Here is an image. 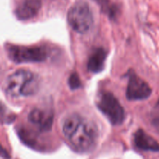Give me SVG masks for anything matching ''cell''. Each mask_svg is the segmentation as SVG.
<instances>
[{
    "mask_svg": "<svg viewBox=\"0 0 159 159\" xmlns=\"http://www.w3.org/2000/svg\"><path fill=\"white\" fill-rule=\"evenodd\" d=\"M28 120L31 124L37 126L40 131H49L52 127L54 113L49 110L35 108L29 113Z\"/></svg>",
    "mask_w": 159,
    "mask_h": 159,
    "instance_id": "cell-7",
    "label": "cell"
},
{
    "mask_svg": "<svg viewBox=\"0 0 159 159\" xmlns=\"http://www.w3.org/2000/svg\"><path fill=\"white\" fill-rule=\"evenodd\" d=\"M152 124H153L155 128L158 130V132L159 133V116L154 118L153 121H152Z\"/></svg>",
    "mask_w": 159,
    "mask_h": 159,
    "instance_id": "cell-14",
    "label": "cell"
},
{
    "mask_svg": "<svg viewBox=\"0 0 159 159\" xmlns=\"http://www.w3.org/2000/svg\"><path fill=\"white\" fill-rule=\"evenodd\" d=\"M107 52L102 48H97L93 51L89 57L87 62V69L89 72L99 73L105 67Z\"/></svg>",
    "mask_w": 159,
    "mask_h": 159,
    "instance_id": "cell-10",
    "label": "cell"
},
{
    "mask_svg": "<svg viewBox=\"0 0 159 159\" xmlns=\"http://www.w3.org/2000/svg\"><path fill=\"white\" fill-rule=\"evenodd\" d=\"M83 119L84 118L79 114L72 113L65 120L63 127H62V130H63L64 135L67 139H68L74 134V132L79 127Z\"/></svg>",
    "mask_w": 159,
    "mask_h": 159,
    "instance_id": "cell-11",
    "label": "cell"
},
{
    "mask_svg": "<svg viewBox=\"0 0 159 159\" xmlns=\"http://www.w3.org/2000/svg\"><path fill=\"white\" fill-rule=\"evenodd\" d=\"M157 106H158V107H159V100H158V103H157Z\"/></svg>",
    "mask_w": 159,
    "mask_h": 159,
    "instance_id": "cell-15",
    "label": "cell"
},
{
    "mask_svg": "<svg viewBox=\"0 0 159 159\" xmlns=\"http://www.w3.org/2000/svg\"><path fill=\"white\" fill-rule=\"evenodd\" d=\"M99 131L96 124L83 119L75 131L68 138L72 147L79 152H89L96 145Z\"/></svg>",
    "mask_w": 159,
    "mask_h": 159,
    "instance_id": "cell-3",
    "label": "cell"
},
{
    "mask_svg": "<svg viewBox=\"0 0 159 159\" xmlns=\"http://www.w3.org/2000/svg\"><path fill=\"white\" fill-rule=\"evenodd\" d=\"M102 12L107 14L111 20H114L118 15V7L110 0H96Z\"/></svg>",
    "mask_w": 159,
    "mask_h": 159,
    "instance_id": "cell-12",
    "label": "cell"
},
{
    "mask_svg": "<svg viewBox=\"0 0 159 159\" xmlns=\"http://www.w3.org/2000/svg\"><path fill=\"white\" fill-rule=\"evenodd\" d=\"M134 144L138 148L143 151L158 152L159 143L143 130H138L134 137Z\"/></svg>",
    "mask_w": 159,
    "mask_h": 159,
    "instance_id": "cell-9",
    "label": "cell"
},
{
    "mask_svg": "<svg viewBox=\"0 0 159 159\" xmlns=\"http://www.w3.org/2000/svg\"><path fill=\"white\" fill-rule=\"evenodd\" d=\"M6 51L9 58L15 63H34L45 61L51 54L49 47L46 45H8Z\"/></svg>",
    "mask_w": 159,
    "mask_h": 159,
    "instance_id": "cell-2",
    "label": "cell"
},
{
    "mask_svg": "<svg viewBox=\"0 0 159 159\" xmlns=\"http://www.w3.org/2000/svg\"><path fill=\"white\" fill-rule=\"evenodd\" d=\"M40 86L38 76L30 71L20 69L8 76L5 82L4 90L11 97L30 96L39 91Z\"/></svg>",
    "mask_w": 159,
    "mask_h": 159,
    "instance_id": "cell-1",
    "label": "cell"
},
{
    "mask_svg": "<svg viewBox=\"0 0 159 159\" xmlns=\"http://www.w3.org/2000/svg\"><path fill=\"white\" fill-rule=\"evenodd\" d=\"M68 24L73 30L79 34H86L93 25V16L88 3L85 1H78L68 12Z\"/></svg>",
    "mask_w": 159,
    "mask_h": 159,
    "instance_id": "cell-4",
    "label": "cell"
},
{
    "mask_svg": "<svg viewBox=\"0 0 159 159\" xmlns=\"http://www.w3.org/2000/svg\"><path fill=\"white\" fill-rule=\"evenodd\" d=\"M68 85L71 88V89L75 90L78 89L82 85V82H81L80 78H79V75L76 72H73L71 75L68 78Z\"/></svg>",
    "mask_w": 159,
    "mask_h": 159,
    "instance_id": "cell-13",
    "label": "cell"
},
{
    "mask_svg": "<svg viewBox=\"0 0 159 159\" xmlns=\"http://www.w3.org/2000/svg\"><path fill=\"white\" fill-rule=\"evenodd\" d=\"M41 0H21L16 6L14 13L20 20H28L38 14Z\"/></svg>",
    "mask_w": 159,
    "mask_h": 159,
    "instance_id": "cell-8",
    "label": "cell"
},
{
    "mask_svg": "<svg viewBox=\"0 0 159 159\" xmlns=\"http://www.w3.org/2000/svg\"><path fill=\"white\" fill-rule=\"evenodd\" d=\"M96 106L111 124L117 126L124 123L125 111L113 93L110 92L99 93L96 100Z\"/></svg>",
    "mask_w": 159,
    "mask_h": 159,
    "instance_id": "cell-5",
    "label": "cell"
},
{
    "mask_svg": "<svg viewBox=\"0 0 159 159\" xmlns=\"http://www.w3.org/2000/svg\"><path fill=\"white\" fill-rule=\"evenodd\" d=\"M127 82L126 96L131 101L146 99L152 95V90L148 84L130 70L127 73Z\"/></svg>",
    "mask_w": 159,
    "mask_h": 159,
    "instance_id": "cell-6",
    "label": "cell"
}]
</instances>
